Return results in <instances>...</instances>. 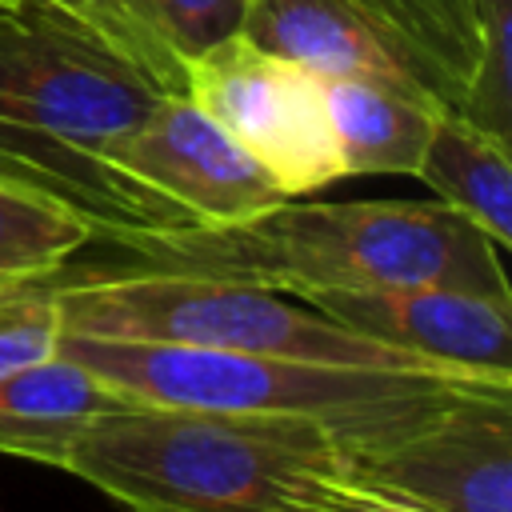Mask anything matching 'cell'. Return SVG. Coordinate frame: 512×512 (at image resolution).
I'll return each mask as SVG.
<instances>
[{"label":"cell","instance_id":"cell-8","mask_svg":"<svg viewBox=\"0 0 512 512\" xmlns=\"http://www.w3.org/2000/svg\"><path fill=\"white\" fill-rule=\"evenodd\" d=\"M184 96L204 108L292 200L344 176L320 72L244 32L184 64Z\"/></svg>","mask_w":512,"mask_h":512},{"label":"cell","instance_id":"cell-17","mask_svg":"<svg viewBox=\"0 0 512 512\" xmlns=\"http://www.w3.org/2000/svg\"><path fill=\"white\" fill-rule=\"evenodd\" d=\"M88 24H96L116 48H124L164 92H184V64L164 44L148 0H64Z\"/></svg>","mask_w":512,"mask_h":512},{"label":"cell","instance_id":"cell-9","mask_svg":"<svg viewBox=\"0 0 512 512\" xmlns=\"http://www.w3.org/2000/svg\"><path fill=\"white\" fill-rule=\"evenodd\" d=\"M116 172L176 208L192 228L240 224L288 196L184 92H164L116 148Z\"/></svg>","mask_w":512,"mask_h":512},{"label":"cell","instance_id":"cell-2","mask_svg":"<svg viewBox=\"0 0 512 512\" xmlns=\"http://www.w3.org/2000/svg\"><path fill=\"white\" fill-rule=\"evenodd\" d=\"M128 260L216 272L284 296L312 288H460L512 300L500 248L448 204H276L240 224L132 240Z\"/></svg>","mask_w":512,"mask_h":512},{"label":"cell","instance_id":"cell-18","mask_svg":"<svg viewBox=\"0 0 512 512\" xmlns=\"http://www.w3.org/2000/svg\"><path fill=\"white\" fill-rule=\"evenodd\" d=\"M152 20L180 64L244 32L248 0H148Z\"/></svg>","mask_w":512,"mask_h":512},{"label":"cell","instance_id":"cell-1","mask_svg":"<svg viewBox=\"0 0 512 512\" xmlns=\"http://www.w3.org/2000/svg\"><path fill=\"white\" fill-rule=\"evenodd\" d=\"M164 88L64 0L0 4V176L28 184L96 232V244L192 228L116 172V148Z\"/></svg>","mask_w":512,"mask_h":512},{"label":"cell","instance_id":"cell-13","mask_svg":"<svg viewBox=\"0 0 512 512\" xmlns=\"http://www.w3.org/2000/svg\"><path fill=\"white\" fill-rule=\"evenodd\" d=\"M416 176L460 216L492 236L496 248L512 244V160L508 140L480 128L464 112H436Z\"/></svg>","mask_w":512,"mask_h":512},{"label":"cell","instance_id":"cell-11","mask_svg":"<svg viewBox=\"0 0 512 512\" xmlns=\"http://www.w3.org/2000/svg\"><path fill=\"white\" fill-rule=\"evenodd\" d=\"M120 392L68 356L0 376V456L56 468L64 448L96 420L124 408Z\"/></svg>","mask_w":512,"mask_h":512},{"label":"cell","instance_id":"cell-3","mask_svg":"<svg viewBox=\"0 0 512 512\" xmlns=\"http://www.w3.org/2000/svg\"><path fill=\"white\" fill-rule=\"evenodd\" d=\"M344 448L320 424L124 404L60 456L128 512H312Z\"/></svg>","mask_w":512,"mask_h":512},{"label":"cell","instance_id":"cell-16","mask_svg":"<svg viewBox=\"0 0 512 512\" xmlns=\"http://www.w3.org/2000/svg\"><path fill=\"white\" fill-rule=\"evenodd\" d=\"M476 28H480V52H476V80L464 104V116L480 128L496 132L500 140H512V0H472Z\"/></svg>","mask_w":512,"mask_h":512},{"label":"cell","instance_id":"cell-19","mask_svg":"<svg viewBox=\"0 0 512 512\" xmlns=\"http://www.w3.org/2000/svg\"><path fill=\"white\" fill-rule=\"evenodd\" d=\"M312 512H416V508H404L396 500H384V496H368V492H356V488H344V484H328L320 496H316V508Z\"/></svg>","mask_w":512,"mask_h":512},{"label":"cell","instance_id":"cell-14","mask_svg":"<svg viewBox=\"0 0 512 512\" xmlns=\"http://www.w3.org/2000/svg\"><path fill=\"white\" fill-rule=\"evenodd\" d=\"M88 244H96V232L84 216L0 176V284L60 272Z\"/></svg>","mask_w":512,"mask_h":512},{"label":"cell","instance_id":"cell-15","mask_svg":"<svg viewBox=\"0 0 512 512\" xmlns=\"http://www.w3.org/2000/svg\"><path fill=\"white\" fill-rule=\"evenodd\" d=\"M64 316L56 272L36 280L0 284V376L52 360L60 352Z\"/></svg>","mask_w":512,"mask_h":512},{"label":"cell","instance_id":"cell-12","mask_svg":"<svg viewBox=\"0 0 512 512\" xmlns=\"http://www.w3.org/2000/svg\"><path fill=\"white\" fill-rule=\"evenodd\" d=\"M320 84L344 176H416L440 108L376 76H320Z\"/></svg>","mask_w":512,"mask_h":512},{"label":"cell","instance_id":"cell-4","mask_svg":"<svg viewBox=\"0 0 512 512\" xmlns=\"http://www.w3.org/2000/svg\"><path fill=\"white\" fill-rule=\"evenodd\" d=\"M60 356L88 368L132 404L192 408L220 416H264L320 424L344 444L384 436L464 392L512 388L456 376L340 368L280 356H248L152 340L60 336Z\"/></svg>","mask_w":512,"mask_h":512},{"label":"cell","instance_id":"cell-10","mask_svg":"<svg viewBox=\"0 0 512 512\" xmlns=\"http://www.w3.org/2000/svg\"><path fill=\"white\" fill-rule=\"evenodd\" d=\"M292 300L404 356L512 384V300L460 288H312Z\"/></svg>","mask_w":512,"mask_h":512},{"label":"cell","instance_id":"cell-5","mask_svg":"<svg viewBox=\"0 0 512 512\" xmlns=\"http://www.w3.org/2000/svg\"><path fill=\"white\" fill-rule=\"evenodd\" d=\"M56 292L68 336L152 340V344L220 348V352L280 356V360L340 364V368L476 380L404 356L396 348H384L376 340H364L320 316L312 304L240 276L160 268L140 260L84 264V268L64 264L56 272Z\"/></svg>","mask_w":512,"mask_h":512},{"label":"cell","instance_id":"cell-7","mask_svg":"<svg viewBox=\"0 0 512 512\" xmlns=\"http://www.w3.org/2000/svg\"><path fill=\"white\" fill-rule=\"evenodd\" d=\"M332 480L416 512H512V388L464 392L344 444Z\"/></svg>","mask_w":512,"mask_h":512},{"label":"cell","instance_id":"cell-20","mask_svg":"<svg viewBox=\"0 0 512 512\" xmlns=\"http://www.w3.org/2000/svg\"><path fill=\"white\" fill-rule=\"evenodd\" d=\"M0 4H20V0H0Z\"/></svg>","mask_w":512,"mask_h":512},{"label":"cell","instance_id":"cell-6","mask_svg":"<svg viewBox=\"0 0 512 512\" xmlns=\"http://www.w3.org/2000/svg\"><path fill=\"white\" fill-rule=\"evenodd\" d=\"M244 36L320 76H376L464 112L480 28L472 0H248Z\"/></svg>","mask_w":512,"mask_h":512}]
</instances>
